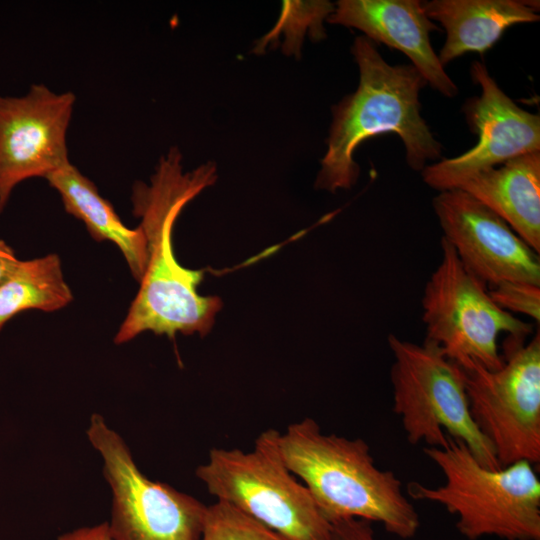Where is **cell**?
<instances>
[{
  "mask_svg": "<svg viewBox=\"0 0 540 540\" xmlns=\"http://www.w3.org/2000/svg\"><path fill=\"white\" fill-rule=\"evenodd\" d=\"M216 178V166L211 162L184 172L182 155L172 147L160 158L150 184L137 181L133 185V214L141 219L148 260L140 289L114 338L116 344L145 331L174 338L177 333L205 336L212 329L222 301L217 296L199 295L204 270L178 263L172 233L183 208Z\"/></svg>",
  "mask_w": 540,
  "mask_h": 540,
  "instance_id": "obj_1",
  "label": "cell"
},
{
  "mask_svg": "<svg viewBox=\"0 0 540 540\" xmlns=\"http://www.w3.org/2000/svg\"><path fill=\"white\" fill-rule=\"evenodd\" d=\"M352 54L359 68L356 91L333 108L327 151L315 186L336 192L349 189L359 177L354 152L364 141L395 133L404 143L406 162L421 172L440 159L442 145L421 116L419 94L427 84L410 65H391L365 36L357 37Z\"/></svg>",
  "mask_w": 540,
  "mask_h": 540,
  "instance_id": "obj_2",
  "label": "cell"
},
{
  "mask_svg": "<svg viewBox=\"0 0 540 540\" xmlns=\"http://www.w3.org/2000/svg\"><path fill=\"white\" fill-rule=\"evenodd\" d=\"M278 447L286 467L301 479L330 523L359 518L378 522L401 539L416 535L419 515L400 479L376 466L363 439L324 434L307 417L279 433Z\"/></svg>",
  "mask_w": 540,
  "mask_h": 540,
  "instance_id": "obj_3",
  "label": "cell"
},
{
  "mask_svg": "<svg viewBox=\"0 0 540 540\" xmlns=\"http://www.w3.org/2000/svg\"><path fill=\"white\" fill-rule=\"evenodd\" d=\"M423 452L440 468L445 483L430 488L412 482V498L439 503L457 515L456 527L469 540H540V480L533 464L521 460L487 468L462 440L448 435L445 446Z\"/></svg>",
  "mask_w": 540,
  "mask_h": 540,
  "instance_id": "obj_4",
  "label": "cell"
},
{
  "mask_svg": "<svg viewBox=\"0 0 540 540\" xmlns=\"http://www.w3.org/2000/svg\"><path fill=\"white\" fill-rule=\"evenodd\" d=\"M279 431L260 433L251 451L212 448L195 471L207 491L288 540H330L331 523L284 464Z\"/></svg>",
  "mask_w": 540,
  "mask_h": 540,
  "instance_id": "obj_5",
  "label": "cell"
},
{
  "mask_svg": "<svg viewBox=\"0 0 540 540\" xmlns=\"http://www.w3.org/2000/svg\"><path fill=\"white\" fill-rule=\"evenodd\" d=\"M394 361L390 369L393 411L402 422L407 441L443 447L447 435L462 440L476 460L501 468L491 443L472 419L460 367L435 344H416L388 336Z\"/></svg>",
  "mask_w": 540,
  "mask_h": 540,
  "instance_id": "obj_6",
  "label": "cell"
},
{
  "mask_svg": "<svg viewBox=\"0 0 540 540\" xmlns=\"http://www.w3.org/2000/svg\"><path fill=\"white\" fill-rule=\"evenodd\" d=\"M440 243L441 261L426 282L421 300L425 340L456 364L472 361L498 370L504 363L498 348L500 334L525 343L533 327L501 309L452 246L443 238Z\"/></svg>",
  "mask_w": 540,
  "mask_h": 540,
  "instance_id": "obj_7",
  "label": "cell"
},
{
  "mask_svg": "<svg viewBox=\"0 0 540 540\" xmlns=\"http://www.w3.org/2000/svg\"><path fill=\"white\" fill-rule=\"evenodd\" d=\"M504 363L488 370L468 361L462 372L469 409L493 446L500 467L540 463V334L528 343L505 341Z\"/></svg>",
  "mask_w": 540,
  "mask_h": 540,
  "instance_id": "obj_8",
  "label": "cell"
},
{
  "mask_svg": "<svg viewBox=\"0 0 540 540\" xmlns=\"http://www.w3.org/2000/svg\"><path fill=\"white\" fill-rule=\"evenodd\" d=\"M87 437L103 459L112 491L108 526L114 540H201L208 505L138 468L124 439L100 414L90 417Z\"/></svg>",
  "mask_w": 540,
  "mask_h": 540,
  "instance_id": "obj_9",
  "label": "cell"
},
{
  "mask_svg": "<svg viewBox=\"0 0 540 540\" xmlns=\"http://www.w3.org/2000/svg\"><path fill=\"white\" fill-rule=\"evenodd\" d=\"M75 95L33 84L21 97L0 95V213L21 182L68 164L67 131Z\"/></svg>",
  "mask_w": 540,
  "mask_h": 540,
  "instance_id": "obj_10",
  "label": "cell"
},
{
  "mask_svg": "<svg viewBox=\"0 0 540 540\" xmlns=\"http://www.w3.org/2000/svg\"><path fill=\"white\" fill-rule=\"evenodd\" d=\"M471 78L481 95L466 101L463 112L477 144L465 153L427 165L422 179L441 192L456 189L470 176L515 157L540 152V117L509 98L478 61L471 65Z\"/></svg>",
  "mask_w": 540,
  "mask_h": 540,
  "instance_id": "obj_11",
  "label": "cell"
},
{
  "mask_svg": "<svg viewBox=\"0 0 540 540\" xmlns=\"http://www.w3.org/2000/svg\"><path fill=\"white\" fill-rule=\"evenodd\" d=\"M445 239L487 287L502 281L540 286V258L500 216L461 189L432 200Z\"/></svg>",
  "mask_w": 540,
  "mask_h": 540,
  "instance_id": "obj_12",
  "label": "cell"
},
{
  "mask_svg": "<svg viewBox=\"0 0 540 540\" xmlns=\"http://www.w3.org/2000/svg\"><path fill=\"white\" fill-rule=\"evenodd\" d=\"M332 24L356 28L372 42L399 50L425 82L446 97L458 87L445 72L430 42L437 25L418 0H341L327 18Z\"/></svg>",
  "mask_w": 540,
  "mask_h": 540,
  "instance_id": "obj_13",
  "label": "cell"
},
{
  "mask_svg": "<svg viewBox=\"0 0 540 540\" xmlns=\"http://www.w3.org/2000/svg\"><path fill=\"white\" fill-rule=\"evenodd\" d=\"M422 6L446 32L438 55L443 66L467 53L486 52L515 24L540 19L538 1L432 0L422 1Z\"/></svg>",
  "mask_w": 540,
  "mask_h": 540,
  "instance_id": "obj_14",
  "label": "cell"
},
{
  "mask_svg": "<svg viewBox=\"0 0 540 540\" xmlns=\"http://www.w3.org/2000/svg\"><path fill=\"white\" fill-rule=\"evenodd\" d=\"M461 189L500 216L540 253V152L524 154L463 181Z\"/></svg>",
  "mask_w": 540,
  "mask_h": 540,
  "instance_id": "obj_15",
  "label": "cell"
},
{
  "mask_svg": "<svg viewBox=\"0 0 540 540\" xmlns=\"http://www.w3.org/2000/svg\"><path fill=\"white\" fill-rule=\"evenodd\" d=\"M46 180L59 193L66 212L82 221L93 239L110 241L119 248L133 277L140 282L148 260L143 230L127 227L95 184L70 162Z\"/></svg>",
  "mask_w": 540,
  "mask_h": 540,
  "instance_id": "obj_16",
  "label": "cell"
},
{
  "mask_svg": "<svg viewBox=\"0 0 540 540\" xmlns=\"http://www.w3.org/2000/svg\"><path fill=\"white\" fill-rule=\"evenodd\" d=\"M72 299L57 254L20 260L12 273L0 282V330L18 313L57 311Z\"/></svg>",
  "mask_w": 540,
  "mask_h": 540,
  "instance_id": "obj_17",
  "label": "cell"
},
{
  "mask_svg": "<svg viewBox=\"0 0 540 540\" xmlns=\"http://www.w3.org/2000/svg\"><path fill=\"white\" fill-rule=\"evenodd\" d=\"M201 540H288L222 501L208 505Z\"/></svg>",
  "mask_w": 540,
  "mask_h": 540,
  "instance_id": "obj_18",
  "label": "cell"
},
{
  "mask_svg": "<svg viewBox=\"0 0 540 540\" xmlns=\"http://www.w3.org/2000/svg\"><path fill=\"white\" fill-rule=\"evenodd\" d=\"M492 300L508 313H520L540 321V286L525 282L502 281L489 286Z\"/></svg>",
  "mask_w": 540,
  "mask_h": 540,
  "instance_id": "obj_19",
  "label": "cell"
},
{
  "mask_svg": "<svg viewBox=\"0 0 540 540\" xmlns=\"http://www.w3.org/2000/svg\"><path fill=\"white\" fill-rule=\"evenodd\" d=\"M330 540H377L372 522L359 518H344L331 523Z\"/></svg>",
  "mask_w": 540,
  "mask_h": 540,
  "instance_id": "obj_20",
  "label": "cell"
},
{
  "mask_svg": "<svg viewBox=\"0 0 540 540\" xmlns=\"http://www.w3.org/2000/svg\"><path fill=\"white\" fill-rule=\"evenodd\" d=\"M55 540H114L108 522L83 526L59 535Z\"/></svg>",
  "mask_w": 540,
  "mask_h": 540,
  "instance_id": "obj_21",
  "label": "cell"
},
{
  "mask_svg": "<svg viewBox=\"0 0 540 540\" xmlns=\"http://www.w3.org/2000/svg\"><path fill=\"white\" fill-rule=\"evenodd\" d=\"M19 261L14 250L0 239V282L12 273Z\"/></svg>",
  "mask_w": 540,
  "mask_h": 540,
  "instance_id": "obj_22",
  "label": "cell"
}]
</instances>
